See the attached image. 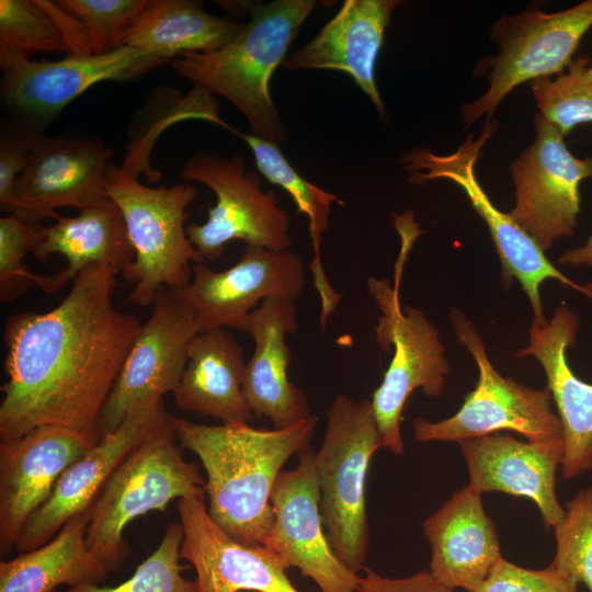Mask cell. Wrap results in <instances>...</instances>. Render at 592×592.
<instances>
[{
  "label": "cell",
  "instance_id": "1",
  "mask_svg": "<svg viewBox=\"0 0 592 592\" xmlns=\"http://www.w3.org/2000/svg\"><path fill=\"white\" fill-rule=\"evenodd\" d=\"M117 274L91 265L55 308L7 319L1 440L60 425L96 441L99 418L141 328L113 305Z\"/></svg>",
  "mask_w": 592,
  "mask_h": 592
},
{
  "label": "cell",
  "instance_id": "2",
  "mask_svg": "<svg viewBox=\"0 0 592 592\" xmlns=\"http://www.w3.org/2000/svg\"><path fill=\"white\" fill-rule=\"evenodd\" d=\"M318 418L283 429L208 425L171 415L182 448L201 460L209 516L236 540L255 545L273 524L271 494L283 465L311 443Z\"/></svg>",
  "mask_w": 592,
  "mask_h": 592
},
{
  "label": "cell",
  "instance_id": "3",
  "mask_svg": "<svg viewBox=\"0 0 592 592\" xmlns=\"http://www.w3.org/2000/svg\"><path fill=\"white\" fill-rule=\"evenodd\" d=\"M316 5L315 0L249 4L250 21L230 43L213 53H184L170 64L195 87L228 100L246 117L251 134L280 146L286 132L270 81Z\"/></svg>",
  "mask_w": 592,
  "mask_h": 592
},
{
  "label": "cell",
  "instance_id": "4",
  "mask_svg": "<svg viewBox=\"0 0 592 592\" xmlns=\"http://www.w3.org/2000/svg\"><path fill=\"white\" fill-rule=\"evenodd\" d=\"M170 420L128 454L91 505L86 540L109 572H117L129 558L123 534L133 520L163 512L175 499H205V480L198 467L183 458Z\"/></svg>",
  "mask_w": 592,
  "mask_h": 592
},
{
  "label": "cell",
  "instance_id": "5",
  "mask_svg": "<svg viewBox=\"0 0 592 592\" xmlns=\"http://www.w3.org/2000/svg\"><path fill=\"white\" fill-rule=\"evenodd\" d=\"M383 440L372 402L338 395L327 412V428L314 462L319 509L328 539L353 572L364 570L368 545L366 477Z\"/></svg>",
  "mask_w": 592,
  "mask_h": 592
},
{
  "label": "cell",
  "instance_id": "6",
  "mask_svg": "<svg viewBox=\"0 0 592 592\" xmlns=\"http://www.w3.org/2000/svg\"><path fill=\"white\" fill-rule=\"evenodd\" d=\"M105 189L121 209L135 252L123 273L134 284L128 300L152 306L160 288L177 291L191 281V261L204 262L184 226L185 209L197 190L187 183L150 187L141 184L136 173L114 163L107 169Z\"/></svg>",
  "mask_w": 592,
  "mask_h": 592
},
{
  "label": "cell",
  "instance_id": "7",
  "mask_svg": "<svg viewBox=\"0 0 592 592\" xmlns=\"http://www.w3.org/2000/svg\"><path fill=\"white\" fill-rule=\"evenodd\" d=\"M449 318L458 341L476 361L479 378L454 415L436 422L417 418L413 421L414 439L460 443L499 431H512L531 442L563 441L561 422L554 411L549 390L532 389L503 377L489 361L485 343L471 321L457 309H452Z\"/></svg>",
  "mask_w": 592,
  "mask_h": 592
},
{
  "label": "cell",
  "instance_id": "8",
  "mask_svg": "<svg viewBox=\"0 0 592 592\" xmlns=\"http://www.w3.org/2000/svg\"><path fill=\"white\" fill-rule=\"evenodd\" d=\"M368 291L380 316L375 330L380 349L394 355L380 385L372 397V407L383 440V447L395 455L403 454L400 431L402 410L409 396L421 388L426 396L443 391L449 365L437 329L421 309L399 300V278L394 287L388 278H368Z\"/></svg>",
  "mask_w": 592,
  "mask_h": 592
},
{
  "label": "cell",
  "instance_id": "9",
  "mask_svg": "<svg viewBox=\"0 0 592 592\" xmlns=\"http://www.w3.org/2000/svg\"><path fill=\"white\" fill-rule=\"evenodd\" d=\"M180 178L206 185L216 196L215 205L207 210V220L185 227L189 240L204 261L219 259L226 244L235 239L243 240L247 246L289 250L288 213L273 190H262L261 177L247 170L241 155L223 158L216 153H196L185 162Z\"/></svg>",
  "mask_w": 592,
  "mask_h": 592
},
{
  "label": "cell",
  "instance_id": "10",
  "mask_svg": "<svg viewBox=\"0 0 592 592\" xmlns=\"http://www.w3.org/2000/svg\"><path fill=\"white\" fill-rule=\"evenodd\" d=\"M591 27L592 0L554 13L531 8L503 15L491 32L500 52L489 62V88L463 106L465 127L482 116L490 122L502 100L521 83L563 72Z\"/></svg>",
  "mask_w": 592,
  "mask_h": 592
},
{
  "label": "cell",
  "instance_id": "11",
  "mask_svg": "<svg viewBox=\"0 0 592 592\" xmlns=\"http://www.w3.org/2000/svg\"><path fill=\"white\" fill-rule=\"evenodd\" d=\"M493 126L488 122L476 140L471 135L451 155H435L425 148H415L400 156L403 169L411 172L409 181L425 183L431 180H449L462 187L473 208L486 221L498 252L502 280L505 285L516 278L528 297L534 318H544L539 286L546 280H557L592 298V286L579 285L562 274L545 255L542 248L509 215L499 210L479 184L475 166L480 150L490 138Z\"/></svg>",
  "mask_w": 592,
  "mask_h": 592
},
{
  "label": "cell",
  "instance_id": "12",
  "mask_svg": "<svg viewBox=\"0 0 592 592\" xmlns=\"http://www.w3.org/2000/svg\"><path fill=\"white\" fill-rule=\"evenodd\" d=\"M200 332L193 311L172 289L160 288L101 412L96 441L116 430L137 408L174 394L189 346Z\"/></svg>",
  "mask_w": 592,
  "mask_h": 592
},
{
  "label": "cell",
  "instance_id": "13",
  "mask_svg": "<svg viewBox=\"0 0 592 592\" xmlns=\"http://www.w3.org/2000/svg\"><path fill=\"white\" fill-rule=\"evenodd\" d=\"M535 129V141L510 166L515 205L509 215L545 252L577 228L580 183L592 178V157H574L565 135L540 114Z\"/></svg>",
  "mask_w": 592,
  "mask_h": 592
},
{
  "label": "cell",
  "instance_id": "14",
  "mask_svg": "<svg viewBox=\"0 0 592 592\" xmlns=\"http://www.w3.org/2000/svg\"><path fill=\"white\" fill-rule=\"evenodd\" d=\"M192 272L191 281L173 292L193 311L201 332L217 328L246 332L260 301H295L305 288L304 263L291 250L247 246L238 262L223 272L204 262L194 263Z\"/></svg>",
  "mask_w": 592,
  "mask_h": 592
},
{
  "label": "cell",
  "instance_id": "15",
  "mask_svg": "<svg viewBox=\"0 0 592 592\" xmlns=\"http://www.w3.org/2000/svg\"><path fill=\"white\" fill-rule=\"evenodd\" d=\"M314 455L311 443L305 445L297 467L278 475L271 494L273 524L262 545L320 592H356L360 574L335 555L325 530Z\"/></svg>",
  "mask_w": 592,
  "mask_h": 592
},
{
  "label": "cell",
  "instance_id": "16",
  "mask_svg": "<svg viewBox=\"0 0 592 592\" xmlns=\"http://www.w3.org/2000/svg\"><path fill=\"white\" fill-rule=\"evenodd\" d=\"M112 149L91 139L41 135L9 204L2 209L31 224L60 217L57 208L78 210L109 196L105 182Z\"/></svg>",
  "mask_w": 592,
  "mask_h": 592
},
{
  "label": "cell",
  "instance_id": "17",
  "mask_svg": "<svg viewBox=\"0 0 592 592\" xmlns=\"http://www.w3.org/2000/svg\"><path fill=\"white\" fill-rule=\"evenodd\" d=\"M164 62L130 46L103 55L69 54L56 61L26 60L2 70L1 98L20 121L41 129L90 87L130 80Z\"/></svg>",
  "mask_w": 592,
  "mask_h": 592
},
{
  "label": "cell",
  "instance_id": "18",
  "mask_svg": "<svg viewBox=\"0 0 592 592\" xmlns=\"http://www.w3.org/2000/svg\"><path fill=\"white\" fill-rule=\"evenodd\" d=\"M163 400L137 408L60 476L46 502L33 512L15 542L19 554L50 540L73 516L91 508L116 467L151 432L170 420Z\"/></svg>",
  "mask_w": 592,
  "mask_h": 592
},
{
  "label": "cell",
  "instance_id": "19",
  "mask_svg": "<svg viewBox=\"0 0 592 592\" xmlns=\"http://www.w3.org/2000/svg\"><path fill=\"white\" fill-rule=\"evenodd\" d=\"M96 441L60 425H42L0 443V553L14 549L22 527L52 494L62 473Z\"/></svg>",
  "mask_w": 592,
  "mask_h": 592
},
{
  "label": "cell",
  "instance_id": "20",
  "mask_svg": "<svg viewBox=\"0 0 592 592\" xmlns=\"http://www.w3.org/2000/svg\"><path fill=\"white\" fill-rule=\"evenodd\" d=\"M178 512L181 557L195 570L197 592H299L276 555L232 538L209 516L204 499L182 498Z\"/></svg>",
  "mask_w": 592,
  "mask_h": 592
},
{
  "label": "cell",
  "instance_id": "21",
  "mask_svg": "<svg viewBox=\"0 0 592 592\" xmlns=\"http://www.w3.org/2000/svg\"><path fill=\"white\" fill-rule=\"evenodd\" d=\"M469 486L482 492H504L532 500L544 524L556 527L566 510L556 494V473L563 458V441H520L492 433L458 443Z\"/></svg>",
  "mask_w": 592,
  "mask_h": 592
},
{
  "label": "cell",
  "instance_id": "22",
  "mask_svg": "<svg viewBox=\"0 0 592 592\" xmlns=\"http://www.w3.org/2000/svg\"><path fill=\"white\" fill-rule=\"evenodd\" d=\"M579 319L561 304L550 320L533 318L530 343L516 357L534 356L545 371L563 434L561 475L577 478L592 469V385L582 382L567 362L577 339Z\"/></svg>",
  "mask_w": 592,
  "mask_h": 592
},
{
  "label": "cell",
  "instance_id": "23",
  "mask_svg": "<svg viewBox=\"0 0 592 592\" xmlns=\"http://www.w3.org/2000/svg\"><path fill=\"white\" fill-rule=\"evenodd\" d=\"M296 330L295 301L281 298L262 301L247 322L254 351L246 364L242 392L254 417L267 418L274 429L312 417L305 392L288 379L292 354L285 339Z\"/></svg>",
  "mask_w": 592,
  "mask_h": 592
},
{
  "label": "cell",
  "instance_id": "24",
  "mask_svg": "<svg viewBox=\"0 0 592 592\" xmlns=\"http://www.w3.org/2000/svg\"><path fill=\"white\" fill-rule=\"evenodd\" d=\"M398 0H345L338 13L305 46L283 61L287 71L332 69L346 72L382 117L375 68L386 29Z\"/></svg>",
  "mask_w": 592,
  "mask_h": 592
},
{
  "label": "cell",
  "instance_id": "25",
  "mask_svg": "<svg viewBox=\"0 0 592 592\" xmlns=\"http://www.w3.org/2000/svg\"><path fill=\"white\" fill-rule=\"evenodd\" d=\"M423 532L432 550L429 571L452 590L476 588L502 557L481 493L469 485L424 520Z\"/></svg>",
  "mask_w": 592,
  "mask_h": 592
},
{
  "label": "cell",
  "instance_id": "26",
  "mask_svg": "<svg viewBox=\"0 0 592 592\" xmlns=\"http://www.w3.org/2000/svg\"><path fill=\"white\" fill-rule=\"evenodd\" d=\"M32 253L43 263L52 254L67 260L66 267L54 274H37L36 286L47 294L72 282L91 265H109L123 274L135 258L121 209L110 197L73 217L60 216L54 225L42 226Z\"/></svg>",
  "mask_w": 592,
  "mask_h": 592
},
{
  "label": "cell",
  "instance_id": "27",
  "mask_svg": "<svg viewBox=\"0 0 592 592\" xmlns=\"http://www.w3.org/2000/svg\"><path fill=\"white\" fill-rule=\"evenodd\" d=\"M246 364L242 346L227 328L200 332L189 346L175 405L224 424L249 423L254 414L242 392Z\"/></svg>",
  "mask_w": 592,
  "mask_h": 592
},
{
  "label": "cell",
  "instance_id": "28",
  "mask_svg": "<svg viewBox=\"0 0 592 592\" xmlns=\"http://www.w3.org/2000/svg\"><path fill=\"white\" fill-rule=\"evenodd\" d=\"M91 508L70 519L47 543L0 562V592H54L67 584H100L109 573L89 548Z\"/></svg>",
  "mask_w": 592,
  "mask_h": 592
},
{
  "label": "cell",
  "instance_id": "29",
  "mask_svg": "<svg viewBox=\"0 0 592 592\" xmlns=\"http://www.w3.org/2000/svg\"><path fill=\"white\" fill-rule=\"evenodd\" d=\"M243 23L213 15L192 0H150L126 41L167 61L184 53H213L230 43Z\"/></svg>",
  "mask_w": 592,
  "mask_h": 592
},
{
  "label": "cell",
  "instance_id": "30",
  "mask_svg": "<svg viewBox=\"0 0 592 592\" xmlns=\"http://www.w3.org/2000/svg\"><path fill=\"white\" fill-rule=\"evenodd\" d=\"M243 139L252 150L260 173L271 183L282 187L293 198L298 213L309 221V235L314 247V258L309 267L314 283L321 298L320 325L325 323L338 306L341 296L329 284L321 263L320 246L322 235L329 227L331 205H344L341 198L305 180L282 153L280 146L253 134L229 129Z\"/></svg>",
  "mask_w": 592,
  "mask_h": 592
},
{
  "label": "cell",
  "instance_id": "31",
  "mask_svg": "<svg viewBox=\"0 0 592 592\" xmlns=\"http://www.w3.org/2000/svg\"><path fill=\"white\" fill-rule=\"evenodd\" d=\"M70 52L47 12L36 0H0V67L2 70L39 53Z\"/></svg>",
  "mask_w": 592,
  "mask_h": 592
},
{
  "label": "cell",
  "instance_id": "32",
  "mask_svg": "<svg viewBox=\"0 0 592 592\" xmlns=\"http://www.w3.org/2000/svg\"><path fill=\"white\" fill-rule=\"evenodd\" d=\"M590 60L579 56L556 78L531 82L539 114L566 136L577 125L592 122V78Z\"/></svg>",
  "mask_w": 592,
  "mask_h": 592
},
{
  "label": "cell",
  "instance_id": "33",
  "mask_svg": "<svg viewBox=\"0 0 592 592\" xmlns=\"http://www.w3.org/2000/svg\"><path fill=\"white\" fill-rule=\"evenodd\" d=\"M182 542L181 523H170L158 547L123 583L115 587L84 584L66 592H197L195 581L182 576L186 569L180 563Z\"/></svg>",
  "mask_w": 592,
  "mask_h": 592
},
{
  "label": "cell",
  "instance_id": "34",
  "mask_svg": "<svg viewBox=\"0 0 592 592\" xmlns=\"http://www.w3.org/2000/svg\"><path fill=\"white\" fill-rule=\"evenodd\" d=\"M565 510L554 528L556 553L549 566L592 592V485L578 491Z\"/></svg>",
  "mask_w": 592,
  "mask_h": 592
},
{
  "label": "cell",
  "instance_id": "35",
  "mask_svg": "<svg viewBox=\"0 0 592 592\" xmlns=\"http://www.w3.org/2000/svg\"><path fill=\"white\" fill-rule=\"evenodd\" d=\"M62 10L83 25L93 55L126 46L134 25L150 0H58Z\"/></svg>",
  "mask_w": 592,
  "mask_h": 592
},
{
  "label": "cell",
  "instance_id": "36",
  "mask_svg": "<svg viewBox=\"0 0 592 592\" xmlns=\"http://www.w3.org/2000/svg\"><path fill=\"white\" fill-rule=\"evenodd\" d=\"M42 225L31 224L13 215L0 218V299L8 303L36 286L37 274L24 264L32 252Z\"/></svg>",
  "mask_w": 592,
  "mask_h": 592
},
{
  "label": "cell",
  "instance_id": "37",
  "mask_svg": "<svg viewBox=\"0 0 592 592\" xmlns=\"http://www.w3.org/2000/svg\"><path fill=\"white\" fill-rule=\"evenodd\" d=\"M466 592H578L572 582L553 567L533 570L501 557L486 579Z\"/></svg>",
  "mask_w": 592,
  "mask_h": 592
},
{
  "label": "cell",
  "instance_id": "38",
  "mask_svg": "<svg viewBox=\"0 0 592 592\" xmlns=\"http://www.w3.org/2000/svg\"><path fill=\"white\" fill-rule=\"evenodd\" d=\"M42 135L41 129L19 121L12 126H2L0 136V206L10 202L14 185L24 172L34 146Z\"/></svg>",
  "mask_w": 592,
  "mask_h": 592
},
{
  "label": "cell",
  "instance_id": "39",
  "mask_svg": "<svg viewBox=\"0 0 592 592\" xmlns=\"http://www.w3.org/2000/svg\"><path fill=\"white\" fill-rule=\"evenodd\" d=\"M360 576L356 592H453L440 583L429 570L405 578L383 577L368 567Z\"/></svg>",
  "mask_w": 592,
  "mask_h": 592
},
{
  "label": "cell",
  "instance_id": "40",
  "mask_svg": "<svg viewBox=\"0 0 592 592\" xmlns=\"http://www.w3.org/2000/svg\"><path fill=\"white\" fill-rule=\"evenodd\" d=\"M559 262L574 266H592V236L589 237L582 247L567 250L562 255H560Z\"/></svg>",
  "mask_w": 592,
  "mask_h": 592
},
{
  "label": "cell",
  "instance_id": "41",
  "mask_svg": "<svg viewBox=\"0 0 592 592\" xmlns=\"http://www.w3.org/2000/svg\"><path fill=\"white\" fill-rule=\"evenodd\" d=\"M589 75L592 78V66L589 67Z\"/></svg>",
  "mask_w": 592,
  "mask_h": 592
},
{
  "label": "cell",
  "instance_id": "42",
  "mask_svg": "<svg viewBox=\"0 0 592 592\" xmlns=\"http://www.w3.org/2000/svg\"><path fill=\"white\" fill-rule=\"evenodd\" d=\"M54 592H57V591H54Z\"/></svg>",
  "mask_w": 592,
  "mask_h": 592
}]
</instances>
